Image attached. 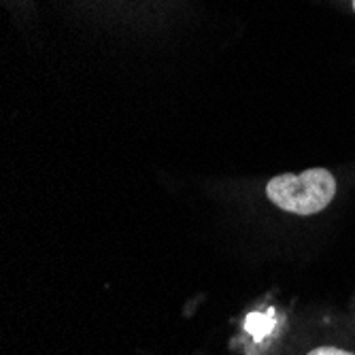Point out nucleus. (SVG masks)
<instances>
[{
	"mask_svg": "<svg viewBox=\"0 0 355 355\" xmlns=\"http://www.w3.org/2000/svg\"><path fill=\"white\" fill-rule=\"evenodd\" d=\"M309 355H353V353L336 349V347H319V349H313Z\"/></svg>",
	"mask_w": 355,
	"mask_h": 355,
	"instance_id": "nucleus-2",
	"label": "nucleus"
},
{
	"mask_svg": "<svg viewBox=\"0 0 355 355\" xmlns=\"http://www.w3.org/2000/svg\"><path fill=\"white\" fill-rule=\"evenodd\" d=\"M353 7H355V0H353Z\"/></svg>",
	"mask_w": 355,
	"mask_h": 355,
	"instance_id": "nucleus-3",
	"label": "nucleus"
},
{
	"mask_svg": "<svg viewBox=\"0 0 355 355\" xmlns=\"http://www.w3.org/2000/svg\"><path fill=\"white\" fill-rule=\"evenodd\" d=\"M270 202L294 215L324 211L336 196V179L326 168H311L300 175H279L268 181Z\"/></svg>",
	"mask_w": 355,
	"mask_h": 355,
	"instance_id": "nucleus-1",
	"label": "nucleus"
}]
</instances>
